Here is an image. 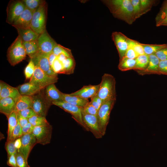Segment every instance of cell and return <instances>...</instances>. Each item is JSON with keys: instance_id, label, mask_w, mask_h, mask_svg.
<instances>
[{"instance_id": "cell-1", "label": "cell", "mask_w": 167, "mask_h": 167, "mask_svg": "<svg viewBox=\"0 0 167 167\" xmlns=\"http://www.w3.org/2000/svg\"><path fill=\"white\" fill-rule=\"evenodd\" d=\"M102 2L115 18L130 25L135 21L131 0H104Z\"/></svg>"}, {"instance_id": "cell-2", "label": "cell", "mask_w": 167, "mask_h": 167, "mask_svg": "<svg viewBox=\"0 0 167 167\" xmlns=\"http://www.w3.org/2000/svg\"><path fill=\"white\" fill-rule=\"evenodd\" d=\"M97 95L104 102L116 100V80L113 75L107 73L104 74Z\"/></svg>"}, {"instance_id": "cell-3", "label": "cell", "mask_w": 167, "mask_h": 167, "mask_svg": "<svg viewBox=\"0 0 167 167\" xmlns=\"http://www.w3.org/2000/svg\"><path fill=\"white\" fill-rule=\"evenodd\" d=\"M26 55L23 42L18 36L8 49L7 60L11 66H14L24 60Z\"/></svg>"}, {"instance_id": "cell-4", "label": "cell", "mask_w": 167, "mask_h": 167, "mask_svg": "<svg viewBox=\"0 0 167 167\" xmlns=\"http://www.w3.org/2000/svg\"><path fill=\"white\" fill-rule=\"evenodd\" d=\"M47 14V4L46 2L33 12L30 28L39 35L46 30Z\"/></svg>"}, {"instance_id": "cell-5", "label": "cell", "mask_w": 167, "mask_h": 167, "mask_svg": "<svg viewBox=\"0 0 167 167\" xmlns=\"http://www.w3.org/2000/svg\"><path fill=\"white\" fill-rule=\"evenodd\" d=\"M116 100H110L104 102L98 110L97 115L99 129L103 135L105 134L109 122L110 115Z\"/></svg>"}, {"instance_id": "cell-6", "label": "cell", "mask_w": 167, "mask_h": 167, "mask_svg": "<svg viewBox=\"0 0 167 167\" xmlns=\"http://www.w3.org/2000/svg\"><path fill=\"white\" fill-rule=\"evenodd\" d=\"M58 79L57 76H49L39 67L35 66L34 72L29 82L43 89L50 84H54Z\"/></svg>"}, {"instance_id": "cell-7", "label": "cell", "mask_w": 167, "mask_h": 167, "mask_svg": "<svg viewBox=\"0 0 167 167\" xmlns=\"http://www.w3.org/2000/svg\"><path fill=\"white\" fill-rule=\"evenodd\" d=\"M32 108L37 115L46 117L52 103L45 97L44 93L41 92L32 96Z\"/></svg>"}, {"instance_id": "cell-8", "label": "cell", "mask_w": 167, "mask_h": 167, "mask_svg": "<svg viewBox=\"0 0 167 167\" xmlns=\"http://www.w3.org/2000/svg\"><path fill=\"white\" fill-rule=\"evenodd\" d=\"M52 104L59 107L65 111L70 113L71 115L72 118L78 124L86 131H89L88 128L83 121L82 108L64 101L54 102Z\"/></svg>"}, {"instance_id": "cell-9", "label": "cell", "mask_w": 167, "mask_h": 167, "mask_svg": "<svg viewBox=\"0 0 167 167\" xmlns=\"http://www.w3.org/2000/svg\"><path fill=\"white\" fill-rule=\"evenodd\" d=\"M25 5L22 0H11L6 9V22L11 25L25 9Z\"/></svg>"}, {"instance_id": "cell-10", "label": "cell", "mask_w": 167, "mask_h": 167, "mask_svg": "<svg viewBox=\"0 0 167 167\" xmlns=\"http://www.w3.org/2000/svg\"><path fill=\"white\" fill-rule=\"evenodd\" d=\"M39 54L49 55L52 53L54 47L57 44L50 36L46 29L39 35L37 39Z\"/></svg>"}, {"instance_id": "cell-11", "label": "cell", "mask_w": 167, "mask_h": 167, "mask_svg": "<svg viewBox=\"0 0 167 167\" xmlns=\"http://www.w3.org/2000/svg\"><path fill=\"white\" fill-rule=\"evenodd\" d=\"M53 128L48 125L34 127L32 133L34 136L37 143L45 145L51 141Z\"/></svg>"}, {"instance_id": "cell-12", "label": "cell", "mask_w": 167, "mask_h": 167, "mask_svg": "<svg viewBox=\"0 0 167 167\" xmlns=\"http://www.w3.org/2000/svg\"><path fill=\"white\" fill-rule=\"evenodd\" d=\"M83 122L90 131L97 139L103 136L99 129L97 116L85 113L82 111Z\"/></svg>"}, {"instance_id": "cell-13", "label": "cell", "mask_w": 167, "mask_h": 167, "mask_svg": "<svg viewBox=\"0 0 167 167\" xmlns=\"http://www.w3.org/2000/svg\"><path fill=\"white\" fill-rule=\"evenodd\" d=\"M112 38L117 48L120 59L124 56L127 49L129 38L121 32H114L112 34Z\"/></svg>"}, {"instance_id": "cell-14", "label": "cell", "mask_w": 167, "mask_h": 167, "mask_svg": "<svg viewBox=\"0 0 167 167\" xmlns=\"http://www.w3.org/2000/svg\"><path fill=\"white\" fill-rule=\"evenodd\" d=\"M21 138V146L18 151L20 152L28 160L32 149L37 143L36 139L32 133L23 135Z\"/></svg>"}, {"instance_id": "cell-15", "label": "cell", "mask_w": 167, "mask_h": 167, "mask_svg": "<svg viewBox=\"0 0 167 167\" xmlns=\"http://www.w3.org/2000/svg\"><path fill=\"white\" fill-rule=\"evenodd\" d=\"M33 11L26 8L12 26L15 28L26 29L30 28Z\"/></svg>"}, {"instance_id": "cell-16", "label": "cell", "mask_w": 167, "mask_h": 167, "mask_svg": "<svg viewBox=\"0 0 167 167\" xmlns=\"http://www.w3.org/2000/svg\"><path fill=\"white\" fill-rule=\"evenodd\" d=\"M149 62L146 67L143 70H135L139 75L155 74L160 75L159 65L160 60L155 54L149 55Z\"/></svg>"}, {"instance_id": "cell-17", "label": "cell", "mask_w": 167, "mask_h": 167, "mask_svg": "<svg viewBox=\"0 0 167 167\" xmlns=\"http://www.w3.org/2000/svg\"><path fill=\"white\" fill-rule=\"evenodd\" d=\"M99 87V84L84 86L79 90L69 94L88 100V98H91L96 95Z\"/></svg>"}, {"instance_id": "cell-18", "label": "cell", "mask_w": 167, "mask_h": 167, "mask_svg": "<svg viewBox=\"0 0 167 167\" xmlns=\"http://www.w3.org/2000/svg\"><path fill=\"white\" fill-rule=\"evenodd\" d=\"M3 86L0 92V99L6 97H10L15 102L21 96L17 88L11 86L3 81Z\"/></svg>"}, {"instance_id": "cell-19", "label": "cell", "mask_w": 167, "mask_h": 167, "mask_svg": "<svg viewBox=\"0 0 167 167\" xmlns=\"http://www.w3.org/2000/svg\"><path fill=\"white\" fill-rule=\"evenodd\" d=\"M61 92L53 84L49 85L45 88L44 93L46 98L52 103L63 101Z\"/></svg>"}, {"instance_id": "cell-20", "label": "cell", "mask_w": 167, "mask_h": 167, "mask_svg": "<svg viewBox=\"0 0 167 167\" xmlns=\"http://www.w3.org/2000/svg\"><path fill=\"white\" fill-rule=\"evenodd\" d=\"M16 102L10 97H6L0 99V112L7 118L15 111Z\"/></svg>"}, {"instance_id": "cell-21", "label": "cell", "mask_w": 167, "mask_h": 167, "mask_svg": "<svg viewBox=\"0 0 167 167\" xmlns=\"http://www.w3.org/2000/svg\"><path fill=\"white\" fill-rule=\"evenodd\" d=\"M21 95L32 96L42 90L40 87L29 82L20 85L17 88Z\"/></svg>"}, {"instance_id": "cell-22", "label": "cell", "mask_w": 167, "mask_h": 167, "mask_svg": "<svg viewBox=\"0 0 167 167\" xmlns=\"http://www.w3.org/2000/svg\"><path fill=\"white\" fill-rule=\"evenodd\" d=\"M61 95L63 101L80 108H84L89 102L88 99L77 96H72L69 94L61 92Z\"/></svg>"}, {"instance_id": "cell-23", "label": "cell", "mask_w": 167, "mask_h": 167, "mask_svg": "<svg viewBox=\"0 0 167 167\" xmlns=\"http://www.w3.org/2000/svg\"><path fill=\"white\" fill-rule=\"evenodd\" d=\"M19 36L23 42L37 40L40 35L38 34L31 28L26 29L15 28Z\"/></svg>"}, {"instance_id": "cell-24", "label": "cell", "mask_w": 167, "mask_h": 167, "mask_svg": "<svg viewBox=\"0 0 167 167\" xmlns=\"http://www.w3.org/2000/svg\"><path fill=\"white\" fill-rule=\"evenodd\" d=\"M49 55L38 54L31 59L33 61L35 66H38L45 73L51 69L49 61Z\"/></svg>"}, {"instance_id": "cell-25", "label": "cell", "mask_w": 167, "mask_h": 167, "mask_svg": "<svg viewBox=\"0 0 167 167\" xmlns=\"http://www.w3.org/2000/svg\"><path fill=\"white\" fill-rule=\"evenodd\" d=\"M31 96L21 95L16 102L15 111L17 113L25 109L32 108Z\"/></svg>"}, {"instance_id": "cell-26", "label": "cell", "mask_w": 167, "mask_h": 167, "mask_svg": "<svg viewBox=\"0 0 167 167\" xmlns=\"http://www.w3.org/2000/svg\"><path fill=\"white\" fill-rule=\"evenodd\" d=\"M37 40L23 42L27 55H28L31 59L35 57L38 53L39 47Z\"/></svg>"}, {"instance_id": "cell-27", "label": "cell", "mask_w": 167, "mask_h": 167, "mask_svg": "<svg viewBox=\"0 0 167 167\" xmlns=\"http://www.w3.org/2000/svg\"><path fill=\"white\" fill-rule=\"evenodd\" d=\"M136 63L135 59H131L124 56L120 59L118 68L121 71H123L134 70Z\"/></svg>"}, {"instance_id": "cell-28", "label": "cell", "mask_w": 167, "mask_h": 167, "mask_svg": "<svg viewBox=\"0 0 167 167\" xmlns=\"http://www.w3.org/2000/svg\"><path fill=\"white\" fill-rule=\"evenodd\" d=\"M8 128L6 141L11 140L13 132L18 123L17 113L14 111L7 118Z\"/></svg>"}, {"instance_id": "cell-29", "label": "cell", "mask_w": 167, "mask_h": 167, "mask_svg": "<svg viewBox=\"0 0 167 167\" xmlns=\"http://www.w3.org/2000/svg\"><path fill=\"white\" fill-rule=\"evenodd\" d=\"M145 54L148 55L154 54L157 51L165 47L167 44H148L141 43Z\"/></svg>"}, {"instance_id": "cell-30", "label": "cell", "mask_w": 167, "mask_h": 167, "mask_svg": "<svg viewBox=\"0 0 167 167\" xmlns=\"http://www.w3.org/2000/svg\"><path fill=\"white\" fill-rule=\"evenodd\" d=\"M136 66L134 70H141L145 69L149 62V56L146 54L139 55L136 59Z\"/></svg>"}, {"instance_id": "cell-31", "label": "cell", "mask_w": 167, "mask_h": 167, "mask_svg": "<svg viewBox=\"0 0 167 167\" xmlns=\"http://www.w3.org/2000/svg\"><path fill=\"white\" fill-rule=\"evenodd\" d=\"M62 62L64 66V74H70L74 72L75 62L73 57H67Z\"/></svg>"}, {"instance_id": "cell-32", "label": "cell", "mask_w": 167, "mask_h": 167, "mask_svg": "<svg viewBox=\"0 0 167 167\" xmlns=\"http://www.w3.org/2000/svg\"><path fill=\"white\" fill-rule=\"evenodd\" d=\"M28 122L34 127L50 125L45 117L36 115L28 118Z\"/></svg>"}, {"instance_id": "cell-33", "label": "cell", "mask_w": 167, "mask_h": 167, "mask_svg": "<svg viewBox=\"0 0 167 167\" xmlns=\"http://www.w3.org/2000/svg\"><path fill=\"white\" fill-rule=\"evenodd\" d=\"M26 8L34 11L46 2L44 0H22Z\"/></svg>"}, {"instance_id": "cell-34", "label": "cell", "mask_w": 167, "mask_h": 167, "mask_svg": "<svg viewBox=\"0 0 167 167\" xmlns=\"http://www.w3.org/2000/svg\"><path fill=\"white\" fill-rule=\"evenodd\" d=\"M52 53L57 56L63 54L67 57H73L70 49L58 44L53 48Z\"/></svg>"}, {"instance_id": "cell-35", "label": "cell", "mask_w": 167, "mask_h": 167, "mask_svg": "<svg viewBox=\"0 0 167 167\" xmlns=\"http://www.w3.org/2000/svg\"><path fill=\"white\" fill-rule=\"evenodd\" d=\"M156 2V1L154 0H140L142 15L146 14L150 11Z\"/></svg>"}, {"instance_id": "cell-36", "label": "cell", "mask_w": 167, "mask_h": 167, "mask_svg": "<svg viewBox=\"0 0 167 167\" xmlns=\"http://www.w3.org/2000/svg\"><path fill=\"white\" fill-rule=\"evenodd\" d=\"M167 17V0L164 1L155 18L156 24Z\"/></svg>"}, {"instance_id": "cell-37", "label": "cell", "mask_w": 167, "mask_h": 167, "mask_svg": "<svg viewBox=\"0 0 167 167\" xmlns=\"http://www.w3.org/2000/svg\"><path fill=\"white\" fill-rule=\"evenodd\" d=\"M128 44L131 45L139 55L145 54L141 43L128 38Z\"/></svg>"}, {"instance_id": "cell-38", "label": "cell", "mask_w": 167, "mask_h": 167, "mask_svg": "<svg viewBox=\"0 0 167 167\" xmlns=\"http://www.w3.org/2000/svg\"><path fill=\"white\" fill-rule=\"evenodd\" d=\"M133 8L135 21L142 15L140 4V0H131Z\"/></svg>"}, {"instance_id": "cell-39", "label": "cell", "mask_w": 167, "mask_h": 167, "mask_svg": "<svg viewBox=\"0 0 167 167\" xmlns=\"http://www.w3.org/2000/svg\"><path fill=\"white\" fill-rule=\"evenodd\" d=\"M16 167H30L27 160L20 152L18 151L15 155Z\"/></svg>"}, {"instance_id": "cell-40", "label": "cell", "mask_w": 167, "mask_h": 167, "mask_svg": "<svg viewBox=\"0 0 167 167\" xmlns=\"http://www.w3.org/2000/svg\"><path fill=\"white\" fill-rule=\"evenodd\" d=\"M35 66L31 59L24 70V74L26 79H30L34 72Z\"/></svg>"}, {"instance_id": "cell-41", "label": "cell", "mask_w": 167, "mask_h": 167, "mask_svg": "<svg viewBox=\"0 0 167 167\" xmlns=\"http://www.w3.org/2000/svg\"><path fill=\"white\" fill-rule=\"evenodd\" d=\"M51 69L57 74H64L63 64L62 62L57 58L54 61Z\"/></svg>"}, {"instance_id": "cell-42", "label": "cell", "mask_w": 167, "mask_h": 167, "mask_svg": "<svg viewBox=\"0 0 167 167\" xmlns=\"http://www.w3.org/2000/svg\"><path fill=\"white\" fill-rule=\"evenodd\" d=\"M5 148L8 156L13 154L15 155L18 152V150L14 146V141L11 140L6 141L5 145Z\"/></svg>"}, {"instance_id": "cell-43", "label": "cell", "mask_w": 167, "mask_h": 167, "mask_svg": "<svg viewBox=\"0 0 167 167\" xmlns=\"http://www.w3.org/2000/svg\"><path fill=\"white\" fill-rule=\"evenodd\" d=\"M22 135V127L18 119V123L13 132L11 140L14 141L16 139L21 137Z\"/></svg>"}, {"instance_id": "cell-44", "label": "cell", "mask_w": 167, "mask_h": 167, "mask_svg": "<svg viewBox=\"0 0 167 167\" xmlns=\"http://www.w3.org/2000/svg\"><path fill=\"white\" fill-rule=\"evenodd\" d=\"M82 111L85 113L97 116L98 113L97 110L89 102L84 108H81Z\"/></svg>"}, {"instance_id": "cell-45", "label": "cell", "mask_w": 167, "mask_h": 167, "mask_svg": "<svg viewBox=\"0 0 167 167\" xmlns=\"http://www.w3.org/2000/svg\"><path fill=\"white\" fill-rule=\"evenodd\" d=\"M17 113L21 116L28 119L34 116L37 115L32 108L25 109Z\"/></svg>"}, {"instance_id": "cell-46", "label": "cell", "mask_w": 167, "mask_h": 167, "mask_svg": "<svg viewBox=\"0 0 167 167\" xmlns=\"http://www.w3.org/2000/svg\"><path fill=\"white\" fill-rule=\"evenodd\" d=\"M89 102L98 110L104 102L97 94L91 98V101Z\"/></svg>"}, {"instance_id": "cell-47", "label": "cell", "mask_w": 167, "mask_h": 167, "mask_svg": "<svg viewBox=\"0 0 167 167\" xmlns=\"http://www.w3.org/2000/svg\"><path fill=\"white\" fill-rule=\"evenodd\" d=\"M160 61L167 60V45L154 54Z\"/></svg>"}, {"instance_id": "cell-48", "label": "cell", "mask_w": 167, "mask_h": 167, "mask_svg": "<svg viewBox=\"0 0 167 167\" xmlns=\"http://www.w3.org/2000/svg\"><path fill=\"white\" fill-rule=\"evenodd\" d=\"M139 55L132 47L128 44V47L124 56L131 59H135Z\"/></svg>"}, {"instance_id": "cell-49", "label": "cell", "mask_w": 167, "mask_h": 167, "mask_svg": "<svg viewBox=\"0 0 167 167\" xmlns=\"http://www.w3.org/2000/svg\"><path fill=\"white\" fill-rule=\"evenodd\" d=\"M159 70L160 75H167V60L160 61Z\"/></svg>"}, {"instance_id": "cell-50", "label": "cell", "mask_w": 167, "mask_h": 167, "mask_svg": "<svg viewBox=\"0 0 167 167\" xmlns=\"http://www.w3.org/2000/svg\"><path fill=\"white\" fill-rule=\"evenodd\" d=\"M34 128V126L28 122L22 127L23 135L32 133Z\"/></svg>"}, {"instance_id": "cell-51", "label": "cell", "mask_w": 167, "mask_h": 167, "mask_svg": "<svg viewBox=\"0 0 167 167\" xmlns=\"http://www.w3.org/2000/svg\"><path fill=\"white\" fill-rule=\"evenodd\" d=\"M7 164L11 167H16L15 155L13 154L8 156Z\"/></svg>"}, {"instance_id": "cell-52", "label": "cell", "mask_w": 167, "mask_h": 167, "mask_svg": "<svg viewBox=\"0 0 167 167\" xmlns=\"http://www.w3.org/2000/svg\"><path fill=\"white\" fill-rule=\"evenodd\" d=\"M17 118L19 123L22 127L25 126L29 122L28 118H24L21 116L18 113Z\"/></svg>"}, {"instance_id": "cell-53", "label": "cell", "mask_w": 167, "mask_h": 167, "mask_svg": "<svg viewBox=\"0 0 167 167\" xmlns=\"http://www.w3.org/2000/svg\"><path fill=\"white\" fill-rule=\"evenodd\" d=\"M14 144L15 148L17 150L20 148L22 145L21 137L16 139L14 141Z\"/></svg>"}, {"instance_id": "cell-54", "label": "cell", "mask_w": 167, "mask_h": 167, "mask_svg": "<svg viewBox=\"0 0 167 167\" xmlns=\"http://www.w3.org/2000/svg\"><path fill=\"white\" fill-rule=\"evenodd\" d=\"M57 57V56L55 55L53 53H51L49 56V61L51 68L54 61Z\"/></svg>"}, {"instance_id": "cell-55", "label": "cell", "mask_w": 167, "mask_h": 167, "mask_svg": "<svg viewBox=\"0 0 167 167\" xmlns=\"http://www.w3.org/2000/svg\"><path fill=\"white\" fill-rule=\"evenodd\" d=\"M157 27L160 26H167V17L164 19L162 20L156 24Z\"/></svg>"}, {"instance_id": "cell-56", "label": "cell", "mask_w": 167, "mask_h": 167, "mask_svg": "<svg viewBox=\"0 0 167 167\" xmlns=\"http://www.w3.org/2000/svg\"><path fill=\"white\" fill-rule=\"evenodd\" d=\"M45 73L49 76H55L58 75V74L55 73L51 69Z\"/></svg>"}]
</instances>
